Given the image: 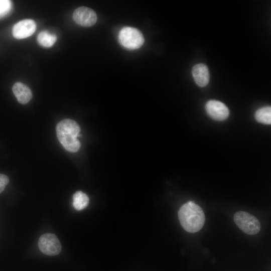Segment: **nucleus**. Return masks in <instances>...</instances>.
Listing matches in <instances>:
<instances>
[{
    "mask_svg": "<svg viewBox=\"0 0 271 271\" xmlns=\"http://www.w3.org/2000/svg\"><path fill=\"white\" fill-rule=\"evenodd\" d=\"M178 217L183 228L191 233L199 231L205 221L202 209L192 201H188L180 207Z\"/></svg>",
    "mask_w": 271,
    "mask_h": 271,
    "instance_id": "nucleus-1",
    "label": "nucleus"
},
{
    "mask_svg": "<svg viewBox=\"0 0 271 271\" xmlns=\"http://www.w3.org/2000/svg\"><path fill=\"white\" fill-rule=\"evenodd\" d=\"M57 138L65 150L71 153L77 152L80 148L77 138L80 128L77 123L71 119L60 121L56 126Z\"/></svg>",
    "mask_w": 271,
    "mask_h": 271,
    "instance_id": "nucleus-2",
    "label": "nucleus"
},
{
    "mask_svg": "<svg viewBox=\"0 0 271 271\" xmlns=\"http://www.w3.org/2000/svg\"><path fill=\"white\" fill-rule=\"evenodd\" d=\"M120 44L128 49L140 48L144 43V37L138 29L130 27L123 28L118 34Z\"/></svg>",
    "mask_w": 271,
    "mask_h": 271,
    "instance_id": "nucleus-3",
    "label": "nucleus"
},
{
    "mask_svg": "<svg viewBox=\"0 0 271 271\" xmlns=\"http://www.w3.org/2000/svg\"><path fill=\"white\" fill-rule=\"evenodd\" d=\"M233 220L237 226L247 234H256L260 230L259 220L248 212L242 211L236 212Z\"/></svg>",
    "mask_w": 271,
    "mask_h": 271,
    "instance_id": "nucleus-4",
    "label": "nucleus"
},
{
    "mask_svg": "<svg viewBox=\"0 0 271 271\" xmlns=\"http://www.w3.org/2000/svg\"><path fill=\"white\" fill-rule=\"evenodd\" d=\"M38 246L40 251L44 254L55 256L61 251L62 246L57 236L52 233L42 235L38 240Z\"/></svg>",
    "mask_w": 271,
    "mask_h": 271,
    "instance_id": "nucleus-5",
    "label": "nucleus"
},
{
    "mask_svg": "<svg viewBox=\"0 0 271 271\" xmlns=\"http://www.w3.org/2000/svg\"><path fill=\"white\" fill-rule=\"evenodd\" d=\"M73 19L80 26L90 27L96 23L97 17L93 10L86 7H80L74 11Z\"/></svg>",
    "mask_w": 271,
    "mask_h": 271,
    "instance_id": "nucleus-6",
    "label": "nucleus"
},
{
    "mask_svg": "<svg viewBox=\"0 0 271 271\" xmlns=\"http://www.w3.org/2000/svg\"><path fill=\"white\" fill-rule=\"evenodd\" d=\"M205 109L208 115L212 119L218 121L226 119L229 116L228 107L222 102L210 100L205 105Z\"/></svg>",
    "mask_w": 271,
    "mask_h": 271,
    "instance_id": "nucleus-7",
    "label": "nucleus"
},
{
    "mask_svg": "<svg viewBox=\"0 0 271 271\" xmlns=\"http://www.w3.org/2000/svg\"><path fill=\"white\" fill-rule=\"evenodd\" d=\"M36 29V24L34 20L25 19L14 25L12 29V34L16 39H25L32 36Z\"/></svg>",
    "mask_w": 271,
    "mask_h": 271,
    "instance_id": "nucleus-8",
    "label": "nucleus"
},
{
    "mask_svg": "<svg viewBox=\"0 0 271 271\" xmlns=\"http://www.w3.org/2000/svg\"><path fill=\"white\" fill-rule=\"evenodd\" d=\"M195 83L200 87L206 86L209 81V72L207 66L199 63L194 65L192 71Z\"/></svg>",
    "mask_w": 271,
    "mask_h": 271,
    "instance_id": "nucleus-9",
    "label": "nucleus"
},
{
    "mask_svg": "<svg viewBox=\"0 0 271 271\" xmlns=\"http://www.w3.org/2000/svg\"><path fill=\"white\" fill-rule=\"evenodd\" d=\"M13 92L18 102L27 104L31 99L32 93L28 86L20 82L15 83L12 88Z\"/></svg>",
    "mask_w": 271,
    "mask_h": 271,
    "instance_id": "nucleus-10",
    "label": "nucleus"
},
{
    "mask_svg": "<svg viewBox=\"0 0 271 271\" xmlns=\"http://www.w3.org/2000/svg\"><path fill=\"white\" fill-rule=\"evenodd\" d=\"M89 201L88 196L82 191H77L73 196V206L77 210H81L86 208Z\"/></svg>",
    "mask_w": 271,
    "mask_h": 271,
    "instance_id": "nucleus-11",
    "label": "nucleus"
},
{
    "mask_svg": "<svg viewBox=\"0 0 271 271\" xmlns=\"http://www.w3.org/2000/svg\"><path fill=\"white\" fill-rule=\"evenodd\" d=\"M56 40L57 37L55 35L50 34L46 31L41 32L37 37L39 44L46 48L52 47Z\"/></svg>",
    "mask_w": 271,
    "mask_h": 271,
    "instance_id": "nucleus-12",
    "label": "nucleus"
},
{
    "mask_svg": "<svg viewBox=\"0 0 271 271\" xmlns=\"http://www.w3.org/2000/svg\"><path fill=\"white\" fill-rule=\"evenodd\" d=\"M255 119L260 123L265 124H270V106H264L257 110L255 113Z\"/></svg>",
    "mask_w": 271,
    "mask_h": 271,
    "instance_id": "nucleus-13",
    "label": "nucleus"
},
{
    "mask_svg": "<svg viewBox=\"0 0 271 271\" xmlns=\"http://www.w3.org/2000/svg\"><path fill=\"white\" fill-rule=\"evenodd\" d=\"M12 8V2L8 0H0V18L8 15Z\"/></svg>",
    "mask_w": 271,
    "mask_h": 271,
    "instance_id": "nucleus-14",
    "label": "nucleus"
},
{
    "mask_svg": "<svg viewBox=\"0 0 271 271\" xmlns=\"http://www.w3.org/2000/svg\"><path fill=\"white\" fill-rule=\"evenodd\" d=\"M9 181V178L7 176L0 174V194L3 192Z\"/></svg>",
    "mask_w": 271,
    "mask_h": 271,
    "instance_id": "nucleus-15",
    "label": "nucleus"
}]
</instances>
